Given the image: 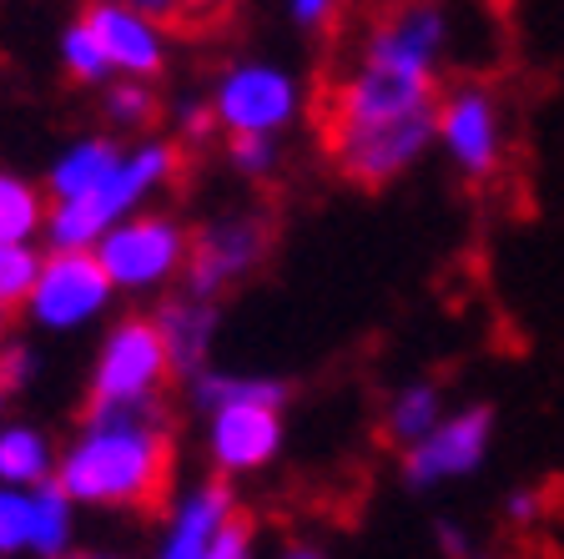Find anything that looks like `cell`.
<instances>
[{
  "label": "cell",
  "mask_w": 564,
  "mask_h": 559,
  "mask_svg": "<svg viewBox=\"0 0 564 559\" xmlns=\"http://www.w3.org/2000/svg\"><path fill=\"white\" fill-rule=\"evenodd\" d=\"M444 82H413L352 61L323 92V157L352 186H388L434 152Z\"/></svg>",
  "instance_id": "obj_1"
},
{
  "label": "cell",
  "mask_w": 564,
  "mask_h": 559,
  "mask_svg": "<svg viewBox=\"0 0 564 559\" xmlns=\"http://www.w3.org/2000/svg\"><path fill=\"white\" fill-rule=\"evenodd\" d=\"M176 433L166 404L86 408L56 454V484L76 509L156 514L166 509Z\"/></svg>",
  "instance_id": "obj_2"
},
{
  "label": "cell",
  "mask_w": 564,
  "mask_h": 559,
  "mask_svg": "<svg viewBox=\"0 0 564 559\" xmlns=\"http://www.w3.org/2000/svg\"><path fill=\"white\" fill-rule=\"evenodd\" d=\"M182 162H187V152L172 137L152 131V137L127 141L117 172L106 176L96 192L46 207V247H82V252H91L117 222L137 217V212L152 207V197L172 192L176 176H182Z\"/></svg>",
  "instance_id": "obj_3"
},
{
  "label": "cell",
  "mask_w": 564,
  "mask_h": 559,
  "mask_svg": "<svg viewBox=\"0 0 564 559\" xmlns=\"http://www.w3.org/2000/svg\"><path fill=\"white\" fill-rule=\"evenodd\" d=\"M96 262L106 268L117 298H152V292H172L182 288L187 272V252H192V227L176 212H137V217L117 222L101 243L91 247Z\"/></svg>",
  "instance_id": "obj_4"
},
{
  "label": "cell",
  "mask_w": 564,
  "mask_h": 559,
  "mask_svg": "<svg viewBox=\"0 0 564 559\" xmlns=\"http://www.w3.org/2000/svg\"><path fill=\"white\" fill-rule=\"evenodd\" d=\"M207 101L223 137H282L303 121L307 92L278 61L237 56L212 76Z\"/></svg>",
  "instance_id": "obj_5"
},
{
  "label": "cell",
  "mask_w": 564,
  "mask_h": 559,
  "mask_svg": "<svg viewBox=\"0 0 564 559\" xmlns=\"http://www.w3.org/2000/svg\"><path fill=\"white\" fill-rule=\"evenodd\" d=\"M176 384L166 343L156 333L152 313H127L101 333L86 378V408H141L162 404V394Z\"/></svg>",
  "instance_id": "obj_6"
},
{
  "label": "cell",
  "mask_w": 564,
  "mask_h": 559,
  "mask_svg": "<svg viewBox=\"0 0 564 559\" xmlns=\"http://www.w3.org/2000/svg\"><path fill=\"white\" fill-rule=\"evenodd\" d=\"M448 41H454V15L444 0H388L358 35L352 61L413 82H444Z\"/></svg>",
  "instance_id": "obj_7"
},
{
  "label": "cell",
  "mask_w": 564,
  "mask_h": 559,
  "mask_svg": "<svg viewBox=\"0 0 564 559\" xmlns=\"http://www.w3.org/2000/svg\"><path fill=\"white\" fill-rule=\"evenodd\" d=\"M272 252V217L262 207H223L192 227V252L182 288L223 303L232 288H242Z\"/></svg>",
  "instance_id": "obj_8"
},
{
  "label": "cell",
  "mask_w": 564,
  "mask_h": 559,
  "mask_svg": "<svg viewBox=\"0 0 564 559\" xmlns=\"http://www.w3.org/2000/svg\"><path fill=\"white\" fill-rule=\"evenodd\" d=\"M117 303V288L96 262V252L82 247H46L41 252V278H35L31 298L21 303V318L35 333H82V327L101 323Z\"/></svg>",
  "instance_id": "obj_9"
},
{
  "label": "cell",
  "mask_w": 564,
  "mask_h": 559,
  "mask_svg": "<svg viewBox=\"0 0 564 559\" xmlns=\"http://www.w3.org/2000/svg\"><path fill=\"white\" fill-rule=\"evenodd\" d=\"M434 147L448 157L464 182H494L505 172L509 131H505V106L489 82H454L438 92L434 111Z\"/></svg>",
  "instance_id": "obj_10"
},
{
  "label": "cell",
  "mask_w": 564,
  "mask_h": 559,
  "mask_svg": "<svg viewBox=\"0 0 564 559\" xmlns=\"http://www.w3.org/2000/svg\"><path fill=\"white\" fill-rule=\"evenodd\" d=\"M489 443H494V408H484V404L454 408L429 439H419L413 449L399 454L403 490L429 494V490L454 484V479H469L489 459Z\"/></svg>",
  "instance_id": "obj_11"
},
{
  "label": "cell",
  "mask_w": 564,
  "mask_h": 559,
  "mask_svg": "<svg viewBox=\"0 0 564 559\" xmlns=\"http://www.w3.org/2000/svg\"><path fill=\"white\" fill-rule=\"evenodd\" d=\"M202 449L217 479L262 474L282 454V408L278 404H223L202 413Z\"/></svg>",
  "instance_id": "obj_12"
},
{
  "label": "cell",
  "mask_w": 564,
  "mask_h": 559,
  "mask_svg": "<svg viewBox=\"0 0 564 559\" xmlns=\"http://www.w3.org/2000/svg\"><path fill=\"white\" fill-rule=\"evenodd\" d=\"M86 31L96 35L111 76H131V82H156L172 66V31L147 15L127 11L121 0H86L82 11Z\"/></svg>",
  "instance_id": "obj_13"
},
{
  "label": "cell",
  "mask_w": 564,
  "mask_h": 559,
  "mask_svg": "<svg viewBox=\"0 0 564 559\" xmlns=\"http://www.w3.org/2000/svg\"><path fill=\"white\" fill-rule=\"evenodd\" d=\"M152 323L166 343V358L182 384H192L197 373L212 368V353H217V333H223V303L217 298H202L192 288H172L162 292V303L152 308Z\"/></svg>",
  "instance_id": "obj_14"
},
{
  "label": "cell",
  "mask_w": 564,
  "mask_h": 559,
  "mask_svg": "<svg viewBox=\"0 0 564 559\" xmlns=\"http://www.w3.org/2000/svg\"><path fill=\"white\" fill-rule=\"evenodd\" d=\"M237 514L232 479H202L166 504L162 535H156L152 559H207L217 529Z\"/></svg>",
  "instance_id": "obj_15"
},
{
  "label": "cell",
  "mask_w": 564,
  "mask_h": 559,
  "mask_svg": "<svg viewBox=\"0 0 564 559\" xmlns=\"http://www.w3.org/2000/svg\"><path fill=\"white\" fill-rule=\"evenodd\" d=\"M121 152H127V141L111 137V131H82V137H70L46 166V202H76L86 192L106 182V176L117 172Z\"/></svg>",
  "instance_id": "obj_16"
},
{
  "label": "cell",
  "mask_w": 564,
  "mask_h": 559,
  "mask_svg": "<svg viewBox=\"0 0 564 559\" xmlns=\"http://www.w3.org/2000/svg\"><path fill=\"white\" fill-rule=\"evenodd\" d=\"M56 439L35 423H0V484L6 490H41L56 479Z\"/></svg>",
  "instance_id": "obj_17"
},
{
  "label": "cell",
  "mask_w": 564,
  "mask_h": 559,
  "mask_svg": "<svg viewBox=\"0 0 564 559\" xmlns=\"http://www.w3.org/2000/svg\"><path fill=\"white\" fill-rule=\"evenodd\" d=\"M444 419H448L444 388H438L434 378H409L399 394L388 398L383 433H388V443L403 454V449H413L419 439H429V433H434Z\"/></svg>",
  "instance_id": "obj_18"
},
{
  "label": "cell",
  "mask_w": 564,
  "mask_h": 559,
  "mask_svg": "<svg viewBox=\"0 0 564 559\" xmlns=\"http://www.w3.org/2000/svg\"><path fill=\"white\" fill-rule=\"evenodd\" d=\"M162 96H156V82H131V76H111L101 86V121L111 137L137 141L152 137V127L162 121Z\"/></svg>",
  "instance_id": "obj_19"
},
{
  "label": "cell",
  "mask_w": 564,
  "mask_h": 559,
  "mask_svg": "<svg viewBox=\"0 0 564 559\" xmlns=\"http://www.w3.org/2000/svg\"><path fill=\"white\" fill-rule=\"evenodd\" d=\"M192 408L207 413V408H223V404H288V384L272 378V373H227V368H207L197 373L187 384Z\"/></svg>",
  "instance_id": "obj_20"
},
{
  "label": "cell",
  "mask_w": 564,
  "mask_h": 559,
  "mask_svg": "<svg viewBox=\"0 0 564 559\" xmlns=\"http://www.w3.org/2000/svg\"><path fill=\"white\" fill-rule=\"evenodd\" d=\"M76 549V504L56 479L31 490V559H66Z\"/></svg>",
  "instance_id": "obj_21"
},
{
  "label": "cell",
  "mask_w": 564,
  "mask_h": 559,
  "mask_svg": "<svg viewBox=\"0 0 564 559\" xmlns=\"http://www.w3.org/2000/svg\"><path fill=\"white\" fill-rule=\"evenodd\" d=\"M46 186L0 166V243H35L46 237Z\"/></svg>",
  "instance_id": "obj_22"
},
{
  "label": "cell",
  "mask_w": 564,
  "mask_h": 559,
  "mask_svg": "<svg viewBox=\"0 0 564 559\" xmlns=\"http://www.w3.org/2000/svg\"><path fill=\"white\" fill-rule=\"evenodd\" d=\"M162 117H166V137H172L182 152H202L207 141L223 137V131H217V117H212L207 92H182V96H172V101L162 106Z\"/></svg>",
  "instance_id": "obj_23"
},
{
  "label": "cell",
  "mask_w": 564,
  "mask_h": 559,
  "mask_svg": "<svg viewBox=\"0 0 564 559\" xmlns=\"http://www.w3.org/2000/svg\"><path fill=\"white\" fill-rule=\"evenodd\" d=\"M56 61H61V71H66L76 86H91V92H101L106 82H111V66H106V56H101V46H96V35L86 31V21L76 15V21L61 31V41H56Z\"/></svg>",
  "instance_id": "obj_24"
},
{
  "label": "cell",
  "mask_w": 564,
  "mask_h": 559,
  "mask_svg": "<svg viewBox=\"0 0 564 559\" xmlns=\"http://www.w3.org/2000/svg\"><path fill=\"white\" fill-rule=\"evenodd\" d=\"M35 278H41V247L35 243H0V303L15 308L31 298Z\"/></svg>",
  "instance_id": "obj_25"
},
{
  "label": "cell",
  "mask_w": 564,
  "mask_h": 559,
  "mask_svg": "<svg viewBox=\"0 0 564 559\" xmlns=\"http://www.w3.org/2000/svg\"><path fill=\"white\" fill-rule=\"evenodd\" d=\"M227 166L242 182H272L282 172L278 137H227Z\"/></svg>",
  "instance_id": "obj_26"
},
{
  "label": "cell",
  "mask_w": 564,
  "mask_h": 559,
  "mask_svg": "<svg viewBox=\"0 0 564 559\" xmlns=\"http://www.w3.org/2000/svg\"><path fill=\"white\" fill-rule=\"evenodd\" d=\"M31 549V490L0 484V559H21Z\"/></svg>",
  "instance_id": "obj_27"
},
{
  "label": "cell",
  "mask_w": 564,
  "mask_h": 559,
  "mask_svg": "<svg viewBox=\"0 0 564 559\" xmlns=\"http://www.w3.org/2000/svg\"><path fill=\"white\" fill-rule=\"evenodd\" d=\"M35 373H41V358H35V348L11 333V338L0 343V384L11 388V398H15V394H25V388L35 384Z\"/></svg>",
  "instance_id": "obj_28"
},
{
  "label": "cell",
  "mask_w": 564,
  "mask_h": 559,
  "mask_svg": "<svg viewBox=\"0 0 564 559\" xmlns=\"http://www.w3.org/2000/svg\"><path fill=\"white\" fill-rule=\"evenodd\" d=\"M207 559H258V525H252V519L237 509L232 519L217 529V539H212Z\"/></svg>",
  "instance_id": "obj_29"
},
{
  "label": "cell",
  "mask_w": 564,
  "mask_h": 559,
  "mask_svg": "<svg viewBox=\"0 0 564 559\" xmlns=\"http://www.w3.org/2000/svg\"><path fill=\"white\" fill-rule=\"evenodd\" d=\"M282 6H288V21L307 35L333 31V21H338V11H343V0H282Z\"/></svg>",
  "instance_id": "obj_30"
},
{
  "label": "cell",
  "mask_w": 564,
  "mask_h": 559,
  "mask_svg": "<svg viewBox=\"0 0 564 559\" xmlns=\"http://www.w3.org/2000/svg\"><path fill=\"white\" fill-rule=\"evenodd\" d=\"M544 504L550 499H544L540 490H509L505 494V519L524 529V525H534V519H544Z\"/></svg>",
  "instance_id": "obj_31"
},
{
  "label": "cell",
  "mask_w": 564,
  "mask_h": 559,
  "mask_svg": "<svg viewBox=\"0 0 564 559\" xmlns=\"http://www.w3.org/2000/svg\"><path fill=\"white\" fill-rule=\"evenodd\" d=\"M434 539H438V549H444V559H474V539H469V529L454 525V519H438Z\"/></svg>",
  "instance_id": "obj_32"
},
{
  "label": "cell",
  "mask_w": 564,
  "mask_h": 559,
  "mask_svg": "<svg viewBox=\"0 0 564 559\" xmlns=\"http://www.w3.org/2000/svg\"><path fill=\"white\" fill-rule=\"evenodd\" d=\"M127 11H137V15H147V21H156V25H182V0H121Z\"/></svg>",
  "instance_id": "obj_33"
},
{
  "label": "cell",
  "mask_w": 564,
  "mask_h": 559,
  "mask_svg": "<svg viewBox=\"0 0 564 559\" xmlns=\"http://www.w3.org/2000/svg\"><path fill=\"white\" fill-rule=\"evenodd\" d=\"M237 0H182V25H217Z\"/></svg>",
  "instance_id": "obj_34"
},
{
  "label": "cell",
  "mask_w": 564,
  "mask_h": 559,
  "mask_svg": "<svg viewBox=\"0 0 564 559\" xmlns=\"http://www.w3.org/2000/svg\"><path fill=\"white\" fill-rule=\"evenodd\" d=\"M272 559H328V555H323L317 545H303V539H293V545H282Z\"/></svg>",
  "instance_id": "obj_35"
},
{
  "label": "cell",
  "mask_w": 564,
  "mask_h": 559,
  "mask_svg": "<svg viewBox=\"0 0 564 559\" xmlns=\"http://www.w3.org/2000/svg\"><path fill=\"white\" fill-rule=\"evenodd\" d=\"M66 559H127L121 549H70Z\"/></svg>",
  "instance_id": "obj_36"
},
{
  "label": "cell",
  "mask_w": 564,
  "mask_h": 559,
  "mask_svg": "<svg viewBox=\"0 0 564 559\" xmlns=\"http://www.w3.org/2000/svg\"><path fill=\"white\" fill-rule=\"evenodd\" d=\"M11 323H15V308H6V303H0V343L11 338Z\"/></svg>",
  "instance_id": "obj_37"
},
{
  "label": "cell",
  "mask_w": 564,
  "mask_h": 559,
  "mask_svg": "<svg viewBox=\"0 0 564 559\" xmlns=\"http://www.w3.org/2000/svg\"><path fill=\"white\" fill-rule=\"evenodd\" d=\"M6 404H11V388L0 384V423H6Z\"/></svg>",
  "instance_id": "obj_38"
}]
</instances>
